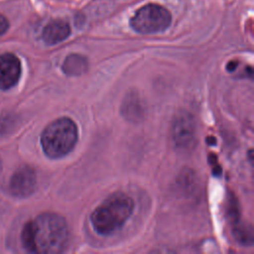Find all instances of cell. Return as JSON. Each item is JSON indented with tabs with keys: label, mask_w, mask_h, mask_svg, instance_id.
<instances>
[{
	"label": "cell",
	"mask_w": 254,
	"mask_h": 254,
	"mask_svg": "<svg viewBox=\"0 0 254 254\" xmlns=\"http://www.w3.org/2000/svg\"><path fill=\"white\" fill-rule=\"evenodd\" d=\"M23 247L31 253L56 254L63 252L68 242V228L63 216L42 213L28 221L21 234Z\"/></svg>",
	"instance_id": "obj_1"
},
{
	"label": "cell",
	"mask_w": 254,
	"mask_h": 254,
	"mask_svg": "<svg viewBox=\"0 0 254 254\" xmlns=\"http://www.w3.org/2000/svg\"><path fill=\"white\" fill-rule=\"evenodd\" d=\"M134 209L133 199L124 192H115L103 200L91 213L93 229L100 235H110L119 230Z\"/></svg>",
	"instance_id": "obj_2"
},
{
	"label": "cell",
	"mask_w": 254,
	"mask_h": 254,
	"mask_svg": "<svg viewBox=\"0 0 254 254\" xmlns=\"http://www.w3.org/2000/svg\"><path fill=\"white\" fill-rule=\"evenodd\" d=\"M77 138L76 124L68 117H62L45 128L41 136V144L49 158L60 159L74 148Z\"/></svg>",
	"instance_id": "obj_3"
},
{
	"label": "cell",
	"mask_w": 254,
	"mask_h": 254,
	"mask_svg": "<svg viewBox=\"0 0 254 254\" xmlns=\"http://www.w3.org/2000/svg\"><path fill=\"white\" fill-rule=\"evenodd\" d=\"M172 22L171 13L158 4H147L141 7L131 18V28L139 34L149 35L166 31Z\"/></svg>",
	"instance_id": "obj_4"
},
{
	"label": "cell",
	"mask_w": 254,
	"mask_h": 254,
	"mask_svg": "<svg viewBox=\"0 0 254 254\" xmlns=\"http://www.w3.org/2000/svg\"><path fill=\"white\" fill-rule=\"evenodd\" d=\"M173 139L180 149H190L195 142V124L188 112H180L174 119L172 127Z\"/></svg>",
	"instance_id": "obj_5"
},
{
	"label": "cell",
	"mask_w": 254,
	"mask_h": 254,
	"mask_svg": "<svg viewBox=\"0 0 254 254\" xmlns=\"http://www.w3.org/2000/svg\"><path fill=\"white\" fill-rule=\"evenodd\" d=\"M36 174L30 167L19 168L11 177L10 190L18 197H27L32 194L36 189Z\"/></svg>",
	"instance_id": "obj_6"
},
{
	"label": "cell",
	"mask_w": 254,
	"mask_h": 254,
	"mask_svg": "<svg viewBox=\"0 0 254 254\" xmlns=\"http://www.w3.org/2000/svg\"><path fill=\"white\" fill-rule=\"evenodd\" d=\"M21 75L20 60L10 53L0 55V89L13 87Z\"/></svg>",
	"instance_id": "obj_7"
},
{
	"label": "cell",
	"mask_w": 254,
	"mask_h": 254,
	"mask_svg": "<svg viewBox=\"0 0 254 254\" xmlns=\"http://www.w3.org/2000/svg\"><path fill=\"white\" fill-rule=\"evenodd\" d=\"M69 35L70 27L68 23L62 19H57L52 20L45 26L42 38L47 45L53 46L64 41Z\"/></svg>",
	"instance_id": "obj_8"
},
{
	"label": "cell",
	"mask_w": 254,
	"mask_h": 254,
	"mask_svg": "<svg viewBox=\"0 0 254 254\" xmlns=\"http://www.w3.org/2000/svg\"><path fill=\"white\" fill-rule=\"evenodd\" d=\"M88 67L87 61L84 57L76 54L69 55L63 64V70L67 75H79L86 71Z\"/></svg>",
	"instance_id": "obj_9"
},
{
	"label": "cell",
	"mask_w": 254,
	"mask_h": 254,
	"mask_svg": "<svg viewBox=\"0 0 254 254\" xmlns=\"http://www.w3.org/2000/svg\"><path fill=\"white\" fill-rule=\"evenodd\" d=\"M122 112L125 117L132 120H137L142 116V106L137 95H128L124 101Z\"/></svg>",
	"instance_id": "obj_10"
},
{
	"label": "cell",
	"mask_w": 254,
	"mask_h": 254,
	"mask_svg": "<svg viewBox=\"0 0 254 254\" xmlns=\"http://www.w3.org/2000/svg\"><path fill=\"white\" fill-rule=\"evenodd\" d=\"M8 28H9V22H8L7 18L0 14V36L5 34L6 31L8 30Z\"/></svg>",
	"instance_id": "obj_11"
},
{
	"label": "cell",
	"mask_w": 254,
	"mask_h": 254,
	"mask_svg": "<svg viewBox=\"0 0 254 254\" xmlns=\"http://www.w3.org/2000/svg\"><path fill=\"white\" fill-rule=\"evenodd\" d=\"M236 65H237V64H235V63H229L228 65H227V69L231 71L236 67Z\"/></svg>",
	"instance_id": "obj_12"
},
{
	"label": "cell",
	"mask_w": 254,
	"mask_h": 254,
	"mask_svg": "<svg viewBox=\"0 0 254 254\" xmlns=\"http://www.w3.org/2000/svg\"><path fill=\"white\" fill-rule=\"evenodd\" d=\"M2 170V162H1V159H0V172Z\"/></svg>",
	"instance_id": "obj_13"
}]
</instances>
